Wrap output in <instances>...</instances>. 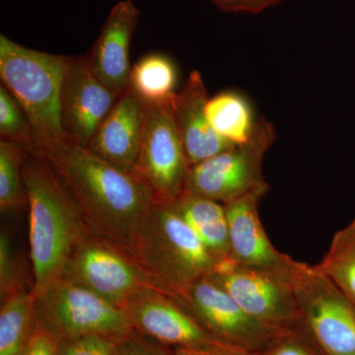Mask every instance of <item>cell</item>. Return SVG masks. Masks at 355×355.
<instances>
[{
    "mask_svg": "<svg viewBox=\"0 0 355 355\" xmlns=\"http://www.w3.org/2000/svg\"><path fill=\"white\" fill-rule=\"evenodd\" d=\"M38 153L76 200L89 232L125 251L133 230L155 202L146 182L67 139L42 147Z\"/></svg>",
    "mask_w": 355,
    "mask_h": 355,
    "instance_id": "1",
    "label": "cell"
},
{
    "mask_svg": "<svg viewBox=\"0 0 355 355\" xmlns=\"http://www.w3.org/2000/svg\"><path fill=\"white\" fill-rule=\"evenodd\" d=\"M22 174L29 207L32 291L37 296L62 279L89 230L76 200L43 156L24 150Z\"/></svg>",
    "mask_w": 355,
    "mask_h": 355,
    "instance_id": "2",
    "label": "cell"
},
{
    "mask_svg": "<svg viewBox=\"0 0 355 355\" xmlns=\"http://www.w3.org/2000/svg\"><path fill=\"white\" fill-rule=\"evenodd\" d=\"M125 252L170 297L212 272L216 260L171 203L154 202Z\"/></svg>",
    "mask_w": 355,
    "mask_h": 355,
    "instance_id": "3",
    "label": "cell"
},
{
    "mask_svg": "<svg viewBox=\"0 0 355 355\" xmlns=\"http://www.w3.org/2000/svg\"><path fill=\"white\" fill-rule=\"evenodd\" d=\"M67 55L26 48L0 35L1 84L15 98L31 123L37 153L65 140L60 125V92Z\"/></svg>",
    "mask_w": 355,
    "mask_h": 355,
    "instance_id": "4",
    "label": "cell"
},
{
    "mask_svg": "<svg viewBox=\"0 0 355 355\" xmlns=\"http://www.w3.org/2000/svg\"><path fill=\"white\" fill-rule=\"evenodd\" d=\"M35 323L58 345L86 335L121 340L133 331L125 308L65 277L35 296Z\"/></svg>",
    "mask_w": 355,
    "mask_h": 355,
    "instance_id": "5",
    "label": "cell"
},
{
    "mask_svg": "<svg viewBox=\"0 0 355 355\" xmlns=\"http://www.w3.org/2000/svg\"><path fill=\"white\" fill-rule=\"evenodd\" d=\"M275 139V127L261 118L244 144L191 166L184 193L228 203L270 190L263 176V161Z\"/></svg>",
    "mask_w": 355,
    "mask_h": 355,
    "instance_id": "6",
    "label": "cell"
},
{
    "mask_svg": "<svg viewBox=\"0 0 355 355\" xmlns=\"http://www.w3.org/2000/svg\"><path fill=\"white\" fill-rule=\"evenodd\" d=\"M299 327L322 355H355V304L316 266L300 263L291 282Z\"/></svg>",
    "mask_w": 355,
    "mask_h": 355,
    "instance_id": "7",
    "label": "cell"
},
{
    "mask_svg": "<svg viewBox=\"0 0 355 355\" xmlns=\"http://www.w3.org/2000/svg\"><path fill=\"white\" fill-rule=\"evenodd\" d=\"M146 103V121L137 174L156 202L173 203L186 191L191 164L174 114V98Z\"/></svg>",
    "mask_w": 355,
    "mask_h": 355,
    "instance_id": "8",
    "label": "cell"
},
{
    "mask_svg": "<svg viewBox=\"0 0 355 355\" xmlns=\"http://www.w3.org/2000/svg\"><path fill=\"white\" fill-rule=\"evenodd\" d=\"M209 277L250 316L277 333L299 327L297 303L291 284L260 268L229 258L217 261Z\"/></svg>",
    "mask_w": 355,
    "mask_h": 355,
    "instance_id": "9",
    "label": "cell"
},
{
    "mask_svg": "<svg viewBox=\"0 0 355 355\" xmlns=\"http://www.w3.org/2000/svg\"><path fill=\"white\" fill-rule=\"evenodd\" d=\"M173 299L217 340L248 354L263 352L287 335L277 333L250 316L209 275Z\"/></svg>",
    "mask_w": 355,
    "mask_h": 355,
    "instance_id": "10",
    "label": "cell"
},
{
    "mask_svg": "<svg viewBox=\"0 0 355 355\" xmlns=\"http://www.w3.org/2000/svg\"><path fill=\"white\" fill-rule=\"evenodd\" d=\"M62 277L121 307L144 289L160 291L123 248L89 231L72 254Z\"/></svg>",
    "mask_w": 355,
    "mask_h": 355,
    "instance_id": "11",
    "label": "cell"
},
{
    "mask_svg": "<svg viewBox=\"0 0 355 355\" xmlns=\"http://www.w3.org/2000/svg\"><path fill=\"white\" fill-rule=\"evenodd\" d=\"M123 308L127 311L133 331L166 347L235 349L217 340L188 310L157 289L146 288L139 291Z\"/></svg>",
    "mask_w": 355,
    "mask_h": 355,
    "instance_id": "12",
    "label": "cell"
},
{
    "mask_svg": "<svg viewBox=\"0 0 355 355\" xmlns=\"http://www.w3.org/2000/svg\"><path fill=\"white\" fill-rule=\"evenodd\" d=\"M121 95L95 76L86 55L67 57L60 111L65 139L87 147Z\"/></svg>",
    "mask_w": 355,
    "mask_h": 355,
    "instance_id": "13",
    "label": "cell"
},
{
    "mask_svg": "<svg viewBox=\"0 0 355 355\" xmlns=\"http://www.w3.org/2000/svg\"><path fill=\"white\" fill-rule=\"evenodd\" d=\"M263 197L251 193L225 205L230 258L240 265L273 273L291 284L300 261L282 254L268 239L259 214Z\"/></svg>",
    "mask_w": 355,
    "mask_h": 355,
    "instance_id": "14",
    "label": "cell"
},
{
    "mask_svg": "<svg viewBox=\"0 0 355 355\" xmlns=\"http://www.w3.org/2000/svg\"><path fill=\"white\" fill-rule=\"evenodd\" d=\"M139 16L132 0H121L114 4L86 55L95 76L118 94H123L130 87V44Z\"/></svg>",
    "mask_w": 355,
    "mask_h": 355,
    "instance_id": "15",
    "label": "cell"
},
{
    "mask_svg": "<svg viewBox=\"0 0 355 355\" xmlns=\"http://www.w3.org/2000/svg\"><path fill=\"white\" fill-rule=\"evenodd\" d=\"M146 121V103L128 87L98 128L87 146L110 164L137 173Z\"/></svg>",
    "mask_w": 355,
    "mask_h": 355,
    "instance_id": "16",
    "label": "cell"
},
{
    "mask_svg": "<svg viewBox=\"0 0 355 355\" xmlns=\"http://www.w3.org/2000/svg\"><path fill=\"white\" fill-rule=\"evenodd\" d=\"M207 100L202 77L193 70L174 98L175 120L191 166L234 146L221 139L210 125L205 114Z\"/></svg>",
    "mask_w": 355,
    "mask_h": 355,
    "instance_id": "17",
    "label": "cell"
},
{
    "mask_svg": "<svg viewBox=\"0 0 355 355\" xmlns=\"http://www.w3.org/2000/svg\"><path fill=\"white\" fill-rule=\"evenodd\" d=\"M216 261L230 257V239L225 205L184 193L171 203Z\"/></svg>",
    "mask_w": 355,
    "mask_h": 355,
    "instance_id": "18",
    "label": "cell"
},
{
    "mask_svg": "<svg viewBox=\"0 0 355 355\" xmlns=\"http://www.w3.org/2000/svg\"><path fill=\"white\" fill-rule=\"evenodd\" d=\"M205 114L214 132L231 146L246 142L257 123L246 98L233 91L209 98Z\"/></svg>",
    "mask_w": 355,
    "mask_h": 355,
    "instance_id": "19",
    "label": "cell"
},
{
    "mask_svg": "<svg viewBox=\"0 0 355 355\" xmlns=\"http://www.w3.org/2000/svg\"><path fill=\"white\" fill-rule=\"evenodd\" d=\"M35 328L32 291L2 301L0 309V355H22Z\"/></svg>",
    "mask_w": 355,
    "mask_h": 355,
    "instance_id": "20",
    "label": "cell"
},
{
    "mask_svg": "<svg viewBox=\"0 0 355 355\" xmlns=\"http://www.w3.org/2000/svg\"><path fill=\"white\" fill-rule=\"evenodd\" d=\"M177 71L167 57L151 53L132 67L130 88L146 103L165 101L175 94Z\"/></svg>",
    "mask_w": 355,
    "mask_h": 355,
    "instance_id": "21",
    "label": "cell"
},
{
    "mask_svg": "<svg viewBox=\"0 0 355 355\" xmlns=\"http://www.w3.org/2000/svg\"><path fill=\"white\" fill-rule=\"evenodd\" d=\"M316 268L355 304V219L334 235Z\"/></svg>",
    "mask_w": 355,
    "mask_h": 355,
    "instance_id": "22",
    "label": "cell"
},
{
    "mask_svg": "<svg viewBox=\"0 0 355 355\" xmlns=\"http://www.w3.org/2000/svg\"><path fill=\"white\" fill-rule=\"evenodd\" d=\"M24 148L14 142L0 141V209H24L28 205L22 174Z\"/></svg>",
    "mask_w": 355,
    "mask_h": 355,
    "instance_id": "23",
    "label": "cell"
},
{
    "mask_svg": "<svg viewBox=\"0 0 355 355\" xmlns=\"http://www.w3.org/2000/svg\"><path fill=\"white\" fill-rule=\"evenodd\" d=\"M0 137L1 140L19 144L28 153H37L31 123L4 85L0 86Z\"/></svg>",
    "mask_w": 355,
    "mask_h": 355,
    "instance_id": "24",
    "label": "cell"
},
{
    "mask_svg": "<svg viewBox=\"0 0 355 355\" xmlns=\"http://www.w3.org/2000/svg\"><path fill=\"white\" fill-rule=\"evenodd\" d=\"M27 291L25 270L16 253L10 235L2 229L0 234V298L2 301Z\"/></svg>",
    "mask_w": 355,
    "mask_h": 355,
    "instance_id": "25",
    "label": "cell"
},
{
    "mask_svg": "<svg viewBox=\"0 0 355 355\" xmlns=\"http://www.w3.org/2000/svg\"><path fill=\"white\" fill-rule=\"evenodd\" d=\"M121 340L102 335H86L58 345V355H116Z\"/></svg>",
    "mask_w": 355,
    "mask_h": 355,
    "instance_id": "26",
    "label": "cell"
},
{
    "mask_svg": "<svg viewBox=\"0 0 355 355\" xmlns=\"http://www.w3.org/2000/svg\"><path fill=\"white\" fill-rule=\"evenodd\" d=\"M257 355H322L300 327Z\"/></svg>",
    "mask_w": 355,
    "mask_h": 355,
    "instance_id": "27",
    "label": "cell"
},
{
    "mask_svg": "<svg viewBox=\"0 0 355 355\" xmlns=\"http://www.w3.org/2000/svg\"><path fill=\"white\" fill-rule=\"evenodd\" d=\"M116 355H174L162 343L132 331L119 343Z\"/></svg>",
    "mask_w": 355,
    "mask_h": 355,
    "instance_id": "28",
    "label": "cell"
},
{
    "mask_svg": "<svg viewBox=\"0 0 355 355\" xmlns=\"http://www.w3.org/2000/svg\"><path fill=\"white\" fill-rule=\"evenodd\" d=\"M217 8L230 13L258 14L282 0H209Z\"/></svg>",
    "mask_w": 355,
    "mask_h": 355,
    "instance_id": "29",
    "label": "cell"
},
{
    "mask_svg": "<svg viewBox=\"0 0 355 355\" xmlns=\"http://www.w3.org/2000/svg\"><path fill=\"white\" fill-rule=\"evenodd\" d=\"M58 340L35 323L34 331L22 355H58Z\"/></svg>",
    "mask_w": 355,
    "mask_h": 355,
    "instance_id": "30",
    "label": "cell"
},
{
    "mask_svg": "<svg viewBox=\"0 0 355 355\" xmlns=\"http://www.w3.org/2000/svg\"><path fill=\"white\" fill-rule=\"evenodd\" d=\"M236 349H175L174 355H257Z\"/></svg>",
    "mask_w": 355,
    "mask_h": 355,
    "instance_id": "31",
    "label": "cell"
}]
</instances>
